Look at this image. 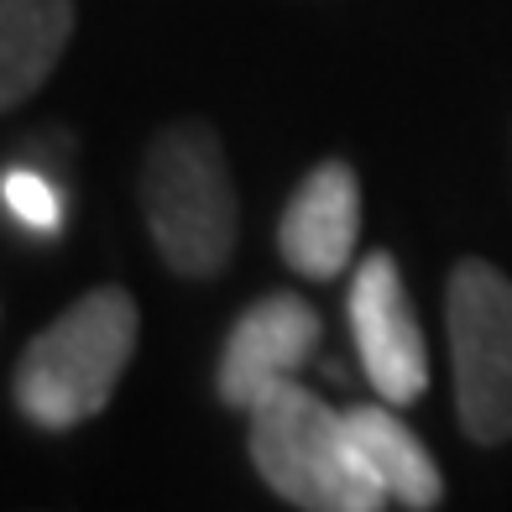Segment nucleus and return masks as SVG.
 I'll use <instances>...</instances> for the list:
<instances>
[{"mask_svg":"<svg viewBox=\"0 0 512 512\" xmlns=\"http://www.w3.org/2000/svg\"><path fill=\"white\" fill-rule=\"evenodd\" d=\"M142 220L162 256V267L183 283H209L230 267L241 236L236 183L220 131L189 115L162 126L142 157Z\"/></svg>","mask_w":512,"mask_h":512,"instance_id":"nucleus-1","label":"nucleus"},{"mask_svg":"<svg viewBox=\"0 0 512 512\" xmlns=\"http://www.w3.org/2000/svg\"><path fill=\"white\" fill-rule=\"evenodd\" d=\"M142 335V309L126 288H89L79 304H68L48 330H42L16 361V408L27 424L63 434L95 418L115 382L126 377Z\"/></svg>","mask_w":512,"mask_h":512,"instance_id":"nucleus-2","label":"nucleus"},{"mask_svg":"<svg viewBox=\"0 0 512 512\" xmlns=\"http://www.w3.org/2000/svg\"><path fill=\"white\" fill-rule=\"evenodd\" d=\"M246 418H251V429H246L251 465L283 502L309 507V512L387 507V492L366 471V460L351 439L345 408H330L298 377L267 387L246 408Z\"/></svg>","mask_w":512,"mask_h":512,"instance_id":"nucleus-3","label":"nucleus"},{"mask_svg":"<svg viewBox=\"0 0 512 512\" xmlns=\"http://www.w3.org/2000/svg\"><path fill=\"white\" fill-rule=\"evenodd\" d=\"M455 418L481 450L512 439V277L486 256H460L445 283Z\"/></svg>","mask_w":512,"mask_h":512,"instance_id":"nucleus-4","label":"nucleus"},{"mask_svg":"<svg viewBox=\"0 0 512 512\" xmlns=\"http://www.w3.org/2000/svg\"><path fill=\"white\" fill-rule=\"evenodd\" d=\"M351 335L361 351V371L377 387V398L408 408L429 392V345L424 324L408 298V283L392 251H366L351 283Z\"/></svg>","mask_w":512,"mask_h":512,"instance_id":"nucleus-5","label":"nucleus"},{"mask_svg":"<svg viewBox=\"0 0 512 512\" xmlns=\"http://www.w3.org/2000/svg\"><path fill=\"white\" fill-rule=\"evenodd\" d=\"M319 351V309L304 293H267L230 324L215 392L225 408H251L267 387L298 377Z\"/></svg>","mask_w":512,"mask_h":512,"instance_id":"nucleus-6","label":"nucleus"},{"mask_svg":"<svg viewBox=\"0 0 512 512\" xmlns=\"http://www.w3.org/2000/svg\"><path fill=\"white\" fill-rule=\"evenodd\" d=\"M361 241V178L351 162H319L293 189L283 220H277V251L309 283H335L351 272Z\"/></svg>","mask_w":512,"mask_h":512,"instance_id":"nucleus-7","label":"nucleus"},{"mask_svg":"<svg viewBox=\"0 0 512 512\" xmlns=\"http://www.w3.org/2000/svg\"><path fill=\"white\" fill-rule=\"evenodd\" d=\"M345 424H351V439L366 460V471L377 476V486L387 492V502L413 507V512H429L445 502V476L439 465L429 460L424 439H418L392 403H351L345 408Z\"/></svg>","mask_w":512,"mask_h":512,"instance_id":"nucleus-8","label":"nucleus"},{"mask_svg":"<svg viewBox=\"0 0 512 512\" xmlns=\"http://www.w3.org/2000/svg\"><path fill=\"white\" fill-rule=\"evenodd\" d=\"M74 37V0H0V105L32 100Z\"/></svg>","mask_w":512,"mask_h":512,"instance_id":"nucleus-9","label":"nucleus"},{"mask_svg":"<svg viewBox=\"0 0 512 512\" xmlns=\"http://www.w3.org/2000/svg\"><path fill=\"white\" fill-rule=\"evenodd\" d=\"M0 199H6V215L21 230H32V236H58V230L68 225L63 194L32 168H6V178H0Z\"/></svg>","mask_w":512,"mask_h":512,"instance_id":"nucleus-10","label":"nucleus"}]
</instances>
